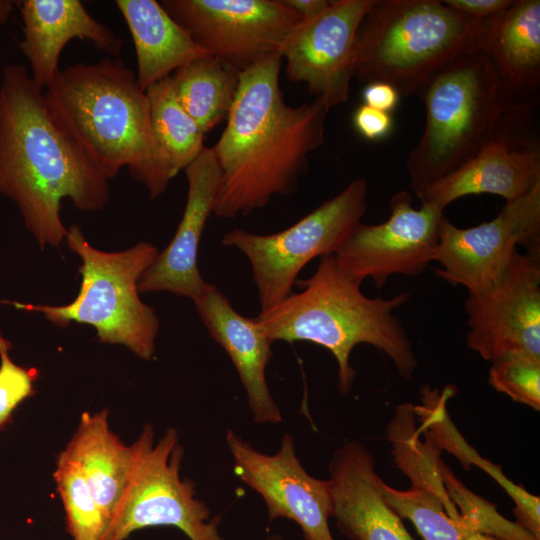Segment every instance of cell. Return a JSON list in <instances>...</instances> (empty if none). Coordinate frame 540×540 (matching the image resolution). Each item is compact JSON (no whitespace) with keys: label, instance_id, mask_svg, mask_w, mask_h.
Returning <instances> with one entry per match:
<instances>
[{"label":"cell","instance_id":"4","mask_svg":"<svg viewBox=\"0 0 540 540\" xmlns=\"http://www.w3.org/2000/svg\"><path fill=\"white\" fill-rule=\"evenodd\" d=\"M303 284L301 292H292L253 318L272 343L305 341L330 351L337 362V388L342 396L350 393L356 376L350 355L362 343L385 353L400 378L413 381L418 359L406 329L394 314L407 302L409 292L388 299L370 298L361 291V284L340 268L335 255L321 257L315 273Z\"/></svg>","mask_w":540,"mask_h":540},{"label":"cell","instance_id":"21","mask_svg":"<svg viewBox=\"0 0 540 540\" xmlns=\"http://www.w3.org/2000/svg\"><path fill=\"white\" fill-rule=\"evenodd\" d=\"M130 31L142 90L189 61L208 55L155 0H116Z\"/></svg>","mask_w":540,"mask_h":540},{"label":"cell","instance_id":"2","mask_svg":"<svg viewBox=\"0 0 540 540\" xmlns=\"http://www.w3.org/2000/svg\"><path fill=\"white\" fill-rule=\"evenodd\" d=\"M282 56L276 53L240 73L239 88L216 144L220 169L213 214L246 216L276 195H290L325 135L329 109L317 99L285 102Z\"/></svg>","mask_w":540,"mask_h":540},{"label":"cell","instance_id":"30","mask_svg":"<svg viewBox=\"0 0 540 540\" xmlns=\"http://www.w3.org/2000/svg\"><path fill=\"white\" fill-rule=\"evenodd\" d=\"M489 384L512 400L540 409V356L513 352L492 363Z\"/></svg>","mask_w":540,"mask_h":540},{"label":"cell","instance_id":"16","mask_svg":"<svg viewBox=\"0 0 540 540\" xmlns=\"http://www.w3.org/2000/svg\"><path fill=\"white\" fill-rule=\"evenodd\" d=\"M528 116L504 129L474 157L428 186L421 204L440 210L464 196L493 194L513 201L540 185L539 142L527 132Z\"/></svg>","mask_w":540,"mask_h":540},{"label":"cell","instance_id":"27","mask_svg":"<svg viewBox=\"0 0 540 540\" xmlns=\"http://www.w3.org/2000/svg\"><path fill=\"white\" fill-rule=\"evenodd\" d=\"M387 504L401 518L408 519L424 540H464L478 533L465 518L449 516L441 498L431 490L411 487L398 490L379 480Z\"/></svg>","mask_w":540,"mask_h":540},{"label":"cell","instance_id":"39","mask_svg":"<svg viewBox=\"0 0 540 540\" xmlns=\"http://www.w3.org/2000/svg\"><path fill=\"white\" fill-rule=\"evenodd\" d=\"M0 304H9V305H13V304H14V301L0 300Z\"/></svg>","mask_w":540,"mask_h":540},{"label":"cell","instance_id":"24","mask_svg":"<svg viewBox=\"0 0 540 540\" xmlns=\"http://www.w3.org/2000/svg\"><path fill=\"white\" fill-rule=\"evenodd\" d=\"M170 76L179 102L205 134L227 120L239 88L240 72L205 55Z\"/></svg>","mask_w":540,"mask_h":540},{"label":"cell","instance_id":"14","mask_svg":"<svg viewBox=\"0 0 540 540\" xmlns=\"http://www.w3.org/2000/svg\"><path fill=\"white\" fill-rule=\"evenodd\" d=\"M467 346L491 363L513 352L540 356V260L518 251L484 290L468 293Z\"/></svg>","mask_w":540,"mask_h":540},{"label":"cell","instance_id":"28","mask_svg":"<svg viewBox=\"0 0 540 540\" xmlns=\"http://www.w3.org/2000/svg\"><path fill=\"white\" fill-rule=\"evenodd\" d=\"M53 477L73 540H101L106 521L80 467L60 453Z\"/></svg>","mask_w":540,"mask_h":540},{"label":"cell","instance_id":"11","mask_svg":"<svg viewBox=\"0 0 540 540\" xmlns=\"http://www.w3.org/2000/svg\"><path fill=\"white\" fill-rule=\"evenodd\" d=\"M540 260V185L503 205L498 215L470 228L455 226L445 216L433 261L439 278L468 293L491 286L505 271L517 246Z\"/></svg>","mask_w":540,"mask_h":540},{"label":"cell","instance_id":"5","mask_svg":"<svg viewBox=\"0 0 540 540\" xmlns=\"http://www.w3.org/2000/svg\"><path fill=\"white\" fill-rule=\"evenodd\" d=\"M418 95L425 107V126L406 161L410 187L418 198L535 107V98L515 99L482 50L456 58Z\"/></svg>","mask_w":540,"mask_h":540},{"label":"cell","instance_id":"9","mask_svg":"<svg viewBox=\"0 0 540 540\" xmlns=\"http://www.w3.org/2000/svg\"><path fill=\"white\" fill-rule=\"evenodd\" d=\"M367 182L351 181L292 226L260 235L243 229L226 233L221 244L248 259L261 311L288 297L300 271L314 258L336 254L367 209Z\"/></svg>","mask_w":540,"mask_h":540},{"label":"cell","instance_id":"38","mask_svg":"<svg viewBox=\"0 0 540 540\" xmlns=\"http://www.w3.org/2000/svg\"><path fill=\"white\" fill-rule=\"evenodd\" d=\"M262 540H284V539L277 533H269Z\"/></svg>","mask_w":540,"mask_h":540},{"label":"cell","instance_id":"7","mask_svg":"<svg viewBox=\"0 0 540 540\" xmlns=\"http://www.w3.org/2000/svg\"><path fill=\"white\" fill-rule=\"evenodd\" d=\"M65 241L82 261L81 284L76 298L65 305H32L14 302L17 309L42 313L59 327L72 322L92 326L100 342L120 344L136 356H154L159 319L139 297L138 283L157 256L151 243L140 242L118 252L93 247L77 225L68 228Z\"/></svg>","mask_w":540,"mask_h":540},{"label":"cell","instance_id":"18","mask_svg":"<svg viewBox=\"0 0 540 540\" xmlns=\"http://www.w3.org/2000/svg\"><path fill=\"white\" fill-rule=\"evenodd\" d=\"M374 454L357 440L336 448L328 463L332 514L349 540H415L385 501Z\"/></svg>","mask_w":540,"mask_h":540},{"label":"cell","instance_id":"20","mask_svg":"<svg viewBox=\"0 0 540 540\" xmlns=\"http://www.w3.org/2000/svg\"><path fill=\"white\" fill-rule=\"evenodd\" d=\"M15 5L23 22L19 47L30 65L32 79L44 90L60 71V55L71 40H87L113 57L123 47V40L95 19L79 0H22Z\"/></svg>","mask_w":540,"mask_h":540},{"label":"cell","instance_id":"1","mask_svg":"<svg viewBox=\"0 0 540 540\" xmlns=\"http://www.w3.org/2000/svg\"><path fill=\"white\" fill-rule=\"evenodd\" d=\"M0 193L15 203L41 249L65 241L64 199L82 211H99L110 196L109 179L58 121L44 89L20 64L1 71Z\"/></svg>","mask_w":540,"mask_h":540},{"label":"cell","instance_id":"25","mask_svg":"<svg viewBox=\"0 0 540 540\" xmlns=\"http://www.w3.org/2000/svg\"><path fill=\"white\" fill-rule=\"evenodd\" d=\"M419 434L415 406L411 403L398 405L387 426V438L393 447L395 464L409 477L413 487L425 488L436 493L449 516L459 520L461 515L449 498L443 481L441 450L428 439L425 443L422 442Z\"/></svg>","mask_w":540,"mask_h":540},{"label":"cell","instance_id":"31","mask_svg":"<svg viewBox=\"0 0 540 540\" xmlns=\"http://www.w3.org/2000/svg\"><path fill=\"white\" fill-rule=\"evenodd\" d=\"M12 344L0 332V430L12 422L14 411L35 394L36 368L16 364L10 357Z\"/></svg>","mask_w":540,"mask_h":540},{"label":"cell","instance_id":"3","mask_svg":"<svg viewBox=\"0 0 540 540\" xmlns=\"http://www.w3.org/2000/svg\"><path fill=\"white\" fill-rule=\"evenodd\" d=\"M44 94L58 121L109 180L127 167L149 198L166 191L176 174L154 136L146 93L120 58L60 69Z\"/></svg>","mask_w":540,"mask_h":540},{"label":"cell","instance_id":"19","mask_svg":"<svg viewBox=\"0 0 540 540\" xmlns=\"http://www.w3.org/2000/svg\"><path fill=\"white\" fill-rule=\"evenodd\" d=\"M193 302L210 336L232 361L245 390L253 421L281 423V410L266 380V367L273 355L272 342L254 319L238 313L215 285L207 282Z\"/></svg>","mask_w":540,"mask_h":540},{"label":"cell","instance_id":"35","mask_svg":"<svg viewBox=\"0 0 540 540\" xmlns=\"http://www.w3.org/2000/svg\"><path fill=\"white\" fill-rule=\"evenodd\" d=\"M301 21L311 20L324 13L330 6L327 0H283Z\"/></svg>","mask_w":540,"mask_h":540},{"label":"cell","instance_id":"12","mask_svg":"<svg viewBox=\"0 0 540 540\" xmlns=\"http://www.w3.org/2000/svg\"><path fill=\"white\" fill-rule=\"evenodd\" d=\"M412 195L399 191L391 196L390 216L379 224L359 223L334 254L340 268L361 284L372 279L376 288L392 275L418 276L433 261L444 211L421 204L413 207Z\"/></svg>","mask_w":540,"mask_h":540},{"label":"cell","instance_id":"8","mask_svg":"<svg viewBox=\"0 0 540 540\" xmlns=\"http://www.w3.org/2000/svg\"><path fill=\"white\" fill-rule=\"evenodd\" d=\"M131 448L126 485L101 540H124L157 526L178 528L189 540H224L221 515L210 518V508L196 498L195 483L180 476L184 450L175 428L155 441L153 426L146 424Z\"/></svg>","mask_w":540,"mask_h":540},{"label":"cell","instance_id":"15","mask_svg":"<svg viewBox=\"0 0 540 540\" xmlns=\"http://www.w3.org/2000/svg\"><path fill=\"white\" fill-rule=\"evenodd\" d=\"M376 0H336L318 17L300 21L280 54L291 82L304 83L329 110L349 99L360 25Z\"/></svg>","mask_w":540,"mask_h":540},{"label":"cell","instance_id":"13","mask_svg":"<svg viewBox=\"0 0 540 540\" xmlns=\"http://www.w3.org/2000/svg\"><path fill=\"white\" fill-rule=\"evenodd\" d=\"M233 472L263 499L268 522H295L304 540H334L329 527L332 498L328 480L310 475L301 464L291 434H284L279 449L266 454L234 430L226 433Z\"/></svg>","mask_w":540,"mask_h":540},{"label":"cell","instance_id":"37","mask_svg":"<svg viewBox=\"0 0 540 540\" xmlns=\"http://www.w3.org/2000/svg\"><path fill=\"white\" fill-rule=\"evenodd\" d=\"M464 540H500V539L490 536V535L483 534V533H474L467 536Z\"/></svg>","mask_w":540,"mask_h":540},{"label":"cell","instance_id":"17","mask_svg":"<svg viewBox=\"0 0 540 540\" xmlns=\"http://www.w3.org/2000/svg\"><path fill=\"white\" fill-rule=\"evenodd\" d=\"M184 172L188 192L181 221L170 243L142 274L139 293L167 291L193 300L207 283L199 271L198 250L220 179L211 147H205Z\"/></svg>","mask_w":540,"mask_h":540},{"label":"cell","instance_id":"36","mask_svg":"<svg viewBox=\"0 0 540 540\" xmlns=\"http://www.w3.org/2000/svg\"><path fill=\"white\" fill-rule=\"evenodd\" d=\"M14 6H15V1L0 0V28L9 19Z\"/></svg>","mask_w":540,"mask_h":540},{"label":"cell","instance_id":"26","mask_svg":"<svg viewBox=\"0 0 540 540\" xmlns=\"http://www.w3.org/2000/svg\"><path fill=\"white\" fill-rule=\"evenodd\" d=\"M154 136L177 175L205 148L198 123L179 102L168 76L145 90Z\"/></svg>","mask_w":540,"mask_h":540},{"label":"cell","instance_id":"22","mask_svg":"<svg viewBox=\"0 0 540 540\" xmlns=\"http://www.w3.org/2000/svg\"><path fill=\"white\" fill-rule=\"evenodd\" d=\"M482 51L516 100L533 98L540 83V1L514 0L490 19Z\"/></svg>","mask_w":540,"mask_h":540},{"label":"cell","instance_id":"10","mask_svg":"<svg viewBox=\"0 0 540 540\" xmlns=\"http://www.w3.org/2000/svg\"><path fill=\"white\" fill-rule=\"evenodd\" d=\"M192 40L238 72L280 53L301 21L283 0H162Z\"/></svg>","mask_w":540,"mask_h":540},{"label":"cell","instance_id":"32","mask_svg":"<svg viewBox=\"0 0 540 540\" xmlns=\"http://www.w3.org/2000/svg\"><path fill=\"white\" fill-rule=\"evenodd\" d=\"M353 125L363 138L370 141H378L385 139L391 134L394 127V119L392 113L361 104L353 114Z\"/></svg>","mask_w":540,"mask_h":540},{"label":"cell","instance_id":"33","mask_svg":"<svg viewBox=\"0 0 540 540\" xmlns=\"http://www.w3.org/2000/svg\"><path fill=\"white\" fill-rule=\"evenodd\" d=\"M514 0H445L452 9L478 21L493 19L507 10Z\"/></svg>","mask_w":540,"mask_h":540},{"label":"cell","instance_id":"29","mask_svg":"<svg viewBox=\"0 0 540 540\" xmlns=\"http://www.w3.org/2000/svg\"><path fill=\"white\" fill-rule=\"evenodd\" d=\"M441 471L449 498L478 533L500 540H538L515 521L503 517L493 503L469 490L444 462Z\"/></svg>","mask_w":540,"mask_h":540},{"label":"cell","instance_id":"34","mask_svg":"<svg viewBox=\"0 0 540 540\" xmlns=\"http://www.w3.org/2000/svg\"><path fill=\"white\" fill-rule=\"evenodd\" d=\"M363 104L384 112L392 113L397 107L401 96L390 84L371 82L365 84L362 92Z\"/></svg>","mask_w":540,"mask_h":540},{"label":"cell","instance_id":"23","mask_svg":"<svg viewBox=\"0 0 540 540\" xmlns=\"http://www.w3.org/2000/svg\"><path fill=\"white\" fill-rule=\"evenodd\" d=\"M108 417L106 409L83 413L61 452L82 470L102 511L106 528L125 488L132 460L131 445H125L111 430Z\"/></svg>","mask_w":540,"mask_h":540},{"label":"cell","instance_id":"6","mask_svg":"<svg viewBox=\"0 0 540 540\" xmlns=\"http://www.w3.org/2000/svg\"><path fill=\"white\" fill-rule=\"evenodd\" d=\"M488 21L439 0H376L357 34L354 77L418 94L456 58L482 50Z\"/></svg>","mask_w":540,"mask_h":540}]
</instances>
